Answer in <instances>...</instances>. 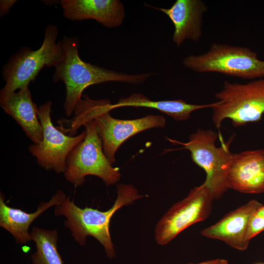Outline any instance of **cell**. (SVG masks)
I'll return each mask as SVG.
<instances>
[{
    "label": "cell",
    "mask_w": 264,
    "mask_h": 264,
    "mask_svg": "<svg viewBox=\"0 0 264 264\" xmlns=\"http://www.w3.org/2000/svg\"><path fill=\"white\" fill-rule=\"evenodd\" d=\"M216 104H195L186 103L184 100L153 101L141 93H134L126 98H120L113 109L123 107H143L157 110L176 121H185L191 113L197 110L212 108Z\"/></svg>",
    "instance_id": "17"
},
{
    "label": "cell",
    "mask_w": 264,
    "mask_h": 264,
    "mask_svg": "<svg viewBox=\"0 0 264 264\" xmlns=\"http://www.w3.org/2000/svg\"><path fill=\"white\" fill-rule=\"evenodd\" d=\"M218 259H214L212 260H209L206 261L205 262H201L200 263L198 264H192V263H189L187 264H215V263L217 262Z\"/></svg>",
    "instance_id": "21"
},
{
    "label": "cell",
    "mask_w": 264,
    "mask_h": 264,
    "mask_svg": "<svg viewBox=\"0 0 264 264\" xmlns=\"http://www.w3.org/2000/svg\"><path fill=\"white\" fill-rule=\"evenodd\" d=\"M66 197L62 190H57L49 201L41 202L34 212L28 213L8 206L0 192V226L8 231L17 243H27L32 240L28 228L33 221L49 208L61 204Z\"/></svg>",
    "instance_id": "15"
},
{
    "label": "cell",
    "mask_w": 264,
    "mask_h": 264,
    "mask_svg": "<svg viewBox=\"0 0 264 264\" xmlns=\"http://www.w3.org/2000/svg\"><path fill=\"white\" fill-rule=\"evenodd\" d=\"M52 103L47 101L38 108V115L43 127V137L38 144L28 147L38 165L46 171L64 173L66 162L71 151L85 137L86 132L76 136L66 135L53 124L50 113Z\"/></svg>",
    "instance_id": "10"
},
{
    "label": "cell",
    "mask_w": 264,
    "mask_h": 264,
    "mask_svg": "<svg viewBox=\"0 0 264 264\" xmlns=\"http://www.w3.org/2000/svg\"><path fill=\"white\" fill-rule=\"evenodd\" d=\"M226 185L246 194L264 192V150L233 154L228 168Z\"/></svg>",
    "instance_id": "11"
},
{
    "label": "cell",
    "mask_w": 264,
    "mask_h": 264,
    "mask_svg": "<svg viewBox=\"0 0 264 264\" xmlns=\"http://www.w3.org/2000/svg\"><path fill=\"white\" fill-rule=\"evenodd\" d=\"M256 213L260 216L264 217V205L261 207L257 212Z\"/></svg>",
    "instance_id": "23"
},
{
    "label": "cell",
    "mask_w": 264,
    "mask_h": 264,
    "mask_svg": "<svg viewBox=\"0 0 264 264\" xmlns=\"http://www.w3.org/2000/svg\"><path fill=\"white\" fill-rule=\"evenodd\" d=\"M215 264H228V262L226 259H218Z\"/></svg>",
    "instance_id": "22"
},
{
    "label": "cell",
    "mask_w": 264,
    "mask_h": 264,
    "mask_svg": "<svg viewBox=\"0 0 264 264\" xmlns=\"http://www.w3.org/2000/svg\"><path fill=\"white\" fill-rule=\"evenodd\" d=\"M36 250L32 255V264H63L58 250L57 230H46L34 227L30 233Z\"/></svg>",
    "instance_id": "18"
},
{
    "label": "cell",
    "mask_w": 264,
    "mask_h": 264,
    "mask_svg": "<svg viewBox=\"0 0 264 264\" xmlns=\"http://www.w3.org/2000/svg\"><path fill=\"white\" fill-rule=\"evenodd\" d=\"M83 126L85 137L68 155L64 177L75 186L82 185L89 175L98 176L107 186L117 183L121 174L118 168L112 167L104 153L95 121H88Z\"/></svg>",
    "instance_id": "8"
},
{
    "label": "cell",
    "mask_w": 264,
    "mask_h": 264,
    "mask_svg": "<svg viewBox=\"0 0 264 264\" xmlns=\"http://www.w3.org/2000/svg\"><path fill=\"white\" fill-rule=\"evenodd\" d=\"M213 194L204 182L191 190L159 220L154 228L156 242L164 245L188 227L207 219L212 209Z\"/></svg>",
    "instance_id": "9"
},
{
    "label": "cell",
    "mask_w": 264,
    "mask_h": 264,
    "mask_svg": "<svg viewBox=\"0 0 264 264\" xmlns=\"http://www.w3.org/2000/svg\"><path fill=\"white\" fill-rule=\"evenodd\" d=\"M63 56L56 65L53 81H62L65 85L66 96L64 109L70 116L88 87L109 82L139 85L155 75L153 72L127 74L106 69L83 61L78 53L79 40L77 37L64 36L62 41Z\"/></svg>",
    "instance_id": "1"
},
{
    "label": "cell",
    "mask_w": 264,
    "mask_h": 264,
    "mask_svg": "<svg viewBox=\"0 0 264 264\" xmlns=\"http://www.w3.org/2000/svg\"><path fill=\"white\" fill-rule=\"evenodd\" d=\"M264 264V263H257V264Z\"/></svg>",
    "instance_id": "24"
},
{
    "label": "cell",
    "mask_w": 264,
    "mask_h": 264,
    "mask_svg": "<svg viewBox=\"0 0 264 264\" xmlns=\"http://www.w3.org/2000/svg\"><path fill=\"white\" fill-rule=\"evenodd\" d=\"M65 18L71 21L94 20L108 28L119 26L125 17L118 0H62Z\"/></svg>",
    "instance_id": "14"
},
{
    "label": "cell",
    "mask_w": 264,
    "mask_h": 264,
    "mask_svg": "<svg viewBox=\"0 0 264 264\" xmlns=\"http://www.w3.org/2000/svg\"><path fill=\"white\" fill-rule=\"evenodd\" d=\"M170 19L174 26L172 39L178 46L186 40L196 43L202 36L203 16L208 10L201 0H176L170 8H158Z\"/></svg>",
    "instance_id": "13"
},
{
    "label": "cell",
    "mask_w": 264,
    "mask_h": 264,
    "mask_svg": "<svg viewBox=\"0 0 264 264\" xmlns=\"http://www.w3.org/2000/svg\"><path fill=\"white\" fill-rule=\"evenodd\" d=\"M112 110V104L109 100H93L85 95L75 107L74 117L70 120L76 130L89 120L95 121L104 153L112 165L116 161L117 150L126 140L144 131L163 128L166 124L165 118L158 115L129 120L114 118L110 113Z\"/></svg>",
    "instance_id": "2"
},
{
    "label": "cell",
    "mask_w": 264,
    "mask_h": 264,
    "mask_svg": "<svg viewBox=\"0 0 264 264\" xmlns=\"http://www.w3.org/2000/svg\"><path fill=\"white\" fill-rule=\"evenodd\" d=\"M58 35V26L50 23L45 27L43 43L38 49L23 47L11 56L2 68L5 83L0 91V103L12 93L28 88L44 66L55 67L60 62L63 47L62 41L56 42Z\"/></svg>",
    "instance_id": "4"
},
{
    "label": "cell",
    "mask_w": 264,
    "mask_h": 264,
    "mask_svg": "<svg viewBox=\"0 0 264 264\" xmlns=\"http://www.w3.org/2000/svg\"><path fill=\"white\" fill-rule=\"evenodd\" d=\"M263 205L253 199L237 209L229 212L214 224L201 232L209 239L225 242L236 249L244 251L248 246L246 233L249 221L253 215Z\"/></svg>",
    "instance_id": "12"
},
{
    "label": "cell",
    "mask_w": 264,
    "mask_h": 264,
    "mask_svg": "<svg viewBox=\"0 0 264 264\" xmlns=\"http://www.w3.org/2000/svg\"><path fill=\"white\" fill-rule=\"evenodd\" d=\"M117 196L113 205L108 210L102 211L97 209L77 206L69 197H67L61 204L54 208L56 216L66 217L65 226L68 228L76 242L85 246L88 236H92L102 245L110 259L116 255L114 245L110 233L111 219L118 209L146 197L138 194V190L132 184L120 183L117 185Z\"/></svg>",
    "instance_id": "3"
},
{
    "label": "cell",
    "mask_w": 264,
    "mask_h": 264,
    "mask_svg": "<svg viewBox=\"0 0 264 264\" xmlns=\"http://www.w3.org/2000/svg\"><path fill=\"white\" fill-rule=\"evenodd\" d=\"M264 231V217L256 212L250 219L246 233V240L249 242L251 239Z\"/></svg>",
    "instance_id": "19"
},
{
    "label": "cell",
    "mask_w": 264,
    "mask_h": 264,
    "mask_svg": "<svg viewBox=\"0 0 264 264\" xmlns=\"http://www.w3.org/2000/svg\"><path fill=\"white\" fill-rule=\"evenodd\" d=\"M16 0H0V16L7 14L12 6L17 2Z\"/></svg>",
    "instance_id": "20"
},
{
    "label": "cell",
    "mask_w": 264,
    "mask_h": 264,
    "mask_svg": "<svg viewBox=\"0 0 264 264\" xmlns=\"http://www.w3.org/2000/svg\"><path fill=\"white\" fill-rule=\"evenodd\" d=\"M0 104L4 111L17 122L33 144L42 141L43 130L38 115V108L32 100L28 88L12 93Z\"/></svg>",
    "instance_id": "16"
},
{
    "label": "cell",
    "mask_w": 264,
    "mask_h": 264,
    "mask_svg": "<svg viewBox=\"0 0 264 264\" xmlns=\"http://www.w3.org/2000/svg\"><path fill=\"white\" fill-rule=\"evenodd\" d=\"M215 97L212 120L216 128L225 119L235 127L259 121L264 114V78L244 84L225 81Z\"/></svg>",
    "instance_id": "7"
},
{
    "label": "cell",
    "mask_w": 264,
    "mask_h": 264,
    "mask_svg": "<svg viewBox=\"0 0 264 264\" xmlns=\"http://www.w3.org/2000/svg\"><path fill=\"white\" fill-rule=\"evenodd\" d=\"M220 132L212 130L198 129L189 136L187 142L168 139L183 146L191 153L193 161L205 172V182L210 189L214 199H219L228 189L226 185L228 167L233 154L230 146L234 135L224 142Z\"/></svg>",
    "instance_id": "5"
},
{
    "label": "cell",
    "mask_w": 264,
    "mask_h": 264,
    "mask_svg": "<svg viewBox=\"0 0 264 264\" xmlns=\"http://www.w3.org/2000/svg\"><path fill=\"white\" fill-rule=\"evenodd\" d=\"M182 63L197 73H218L251 80L264 78V60L247 47L214 43L206 52L187 56Z\"/></svg>",
    "instance_id": "6"
}]
</instances>
